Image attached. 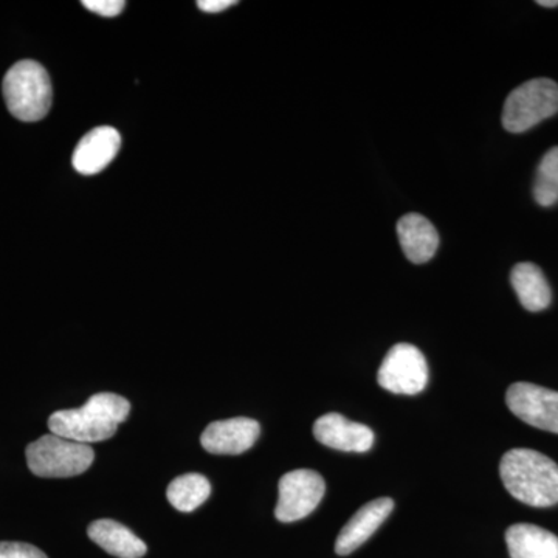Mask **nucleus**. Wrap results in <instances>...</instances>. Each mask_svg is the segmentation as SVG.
Wrapping results in <instances>:
<instances>
[{
	"instance_id": "7ed1b4c3",
	"label": "nucleus",
	"mask_w": 558,
	"mask_h": 558,
	"mask_svg": "<svg viewBox=\"0 0 558 558\" xmlns=\"http://www.w3.org/2000/svg\"><path fill=\"white\" fill-rule=\"evenodd\" d=\"M3 98L11 116L17 120L25 123L43 120L53 100L49 73L39 62H17L3 78Z\"/></svg>"
},
{
	"instance_id": "f3484780",
	"label": "nucleus",
	"mask_w": 558,
	"mask_h": 558,
	"mask_svg": "<svg viewBox=\"0 0 558 558\" xmlns=\"http://www.w3.org/2000/svg\"><path fill=\"white\" fill-rule=\"evenodd\" d=\"M211 495V484L199 473H186L172 480L168 486L167 497L172 508L180 512H193L204 505Z\"/></svg>"
},
{
	"instance_id": "ddd939ff",
	"label": "nucleus",
	"mask_w": 558,
	"mask_h": 558,
	"mask_svg": "<svg viewBox=\"0 0 558 558\" xmlns=\"http://www.w3.org/2000/svg\"><path fill=\"white\" fill-rule=\"evenodd\" d=\"M400 247L413 264L428 263L439 247V234L427 218L417 213L403 216L398 222Z\"/></svg>"
},
{
	"instance_id": "6ab92c4d",
	"label": "nucleus",
	"mask_w": 558,
	"mask_h": 558,
	"mask_svg": "<svg viewBox=\"0 0 558 558\" xmlns=\"http://www.w3.org/2000/svg\"><path fill=\"white\" fill-rule=\"evenodd\" d=\"M0 558H49L43 550L28 543L2 542L0 543Z\"/></svg>"
},
{
	"instance_id": "9d476101",
	"label": "nucleus",
	"mask_w": 558,
	"mask_h": 558,
	"mask_svg": "<svg viewBox=\"0 0 558 558\" xmlns=\"http://www.w3.org/2000/svg\"><path fill=\"white\" fill-rule=\"evenodd\" d=\"M314 436L323 446L349 453H366L374 446V432L368 425L349 421L339 413L318 417L314 424Z\"/></svg>"
},
{
	"instance_id": "9b49d317",
	"label": "nucleus",
	"mask_w": 558,
	"mask_h": 558,
	"mask_svg": "<svg viewBox=\"0 0 558 558\" xmlns=\"http://www.w3.org/2000/svg\"><path fill=\"white\" fill-rule=\"evenodd\" d=\"M392 509H395V501L391 498H379L366 502L341 529L336 542V553L339 556H349L359 549L363 543L368 542L376 534L377 529L387 521Z\"/></svg>"
},
{
	"instance_id": "6e6552de",
	"label": "nucleus",
	"mask_w": 558,
	"mask_h": 558,
	"mask_svg": "<svg viewBox=\"0 0 558 558\" xmlns=\"http://www.w3.org/2000/svg\"><path fill=\"white\" fill-rule=\"evenodd\" d=\"M506 403L521 421L558 435V391L519 381L509 387Z\"/></svg>"
},
{
	"instance_id": "2eb2a0df",
	"label": "nucleus",
	"mask_w": 558,
	"mask_h": 558,
	"mask_svg": "<svg viewBox=\"0 0 558 558\" xmlns=\"http://www.w3.org/2000/svg\"><path fill=\"white\" fill-rule=\"evenodd\" d=\"M92 542L97 543L110 556L142 558L148 546L123 524L113 520H97L87 529Z\"/></svg>"
},
{
	"instance_id": "1a4fd4ad",
	"label": "nucleus",
	"mask_w": 558,
	"mask_h": 558,
	"mask_svg": "<svg viewBox=\"0 0 558 558\" xmlns=\"http://www.w3.org/2000/svg\"><path fill=\"white\" fill-rule=\"evenodd\" d=\"M260 435L258 422L250 417H233L209 424L201 436L208 453L242 454L255 446Z\"/></svg>"
},
{
	"instance_id": "412c9836",
	"label": "nucleus",
	"mask_w": 558,
	"mask_h": 558,
	"mask_svg": "<svg viewBox=\"0 0 558 558\" xmlns=\"http://www.w3.org/2000/svg\"><path fill=\"white\" fill-rule=\"evenodd\" d=\"M234 0H199L197 7L205 13H220V11L229 10L230 7L236 5Z\"/></svg>"
},
{
	"instance_id": "f03ea898",
	"label": "nucleus",
	"mask_w": 558,
	"mask_h": 558,
	"mask_svg": "<svg viewBox=\"0 0 558 558\" xmlns=\"http://www.w3.org/2000/svg\"><path fill=\"white\" fill-rule=\"evenodd\" d=\"M499 476L513 498L534 508L558 502V465L539 451L513 449L499 462Z\"/></svg>"
},
{
	"instance_id": "a211bd4d",
	"label": "nucleus",
	"mask_w": 558,
	"mask_h": 558,
	"mask_svg": "<svg viewBox=\"0 0 558 558\" xmlns=\"http://www.w3.org/2000/svg\"><path fill=\"white\" fill-rule=\"evenodd\" d=\"M534 199L539 207H553L558 202V146L543 156L535 174Z\"/></svg>"
},
{
	"instance_id": "f257e3e1",
	"label": "nucleus",
	"mask_w": 558,
	"mask_h": 558,
	"mask_svg": "<svg viewBox=\"0 0 558 558\" xmlns=\"http://www.w3.org/2000/svg\"><path fill=\"white\" fill-rule=\"evenodd\" d=\"M131 403L113 392L92 396L81 409L62 410L51 414V435L81 444L101 442L117 433L121 422L130 416Z\"/></svg>"
},
{
	"instance_id": "423d86ee",
	"label": "nucleus",
	"mask_w": 558,
	"mask_h": 558,
	"mask_svg": "<svg viewBox=\"0 0 558 558\" xmlns=\"http://www.w3.org/2000/svg\"><path fill=\"white\" fill-rule=\"evenodd\" d=\"M377 380L392 395H418L427 388V360L413 344L398 343L385 355Z\"/></svg>"
},
{
	"instance_id": "0eeeda50",
	"label": "nucleus",
	"mask_w": 558,
	"mask_h": 558,
	"mask_svg": "<svg viewBox=\"0 0 558 558\" xmlns=\"http://www.w3.org/2000/svg\"><path fill=\"white\" fill-rule=\"evenodd\" d=\"M279 499L275 517L281 523H293L310 517L325 497L326 484L319 473L310 469L293 470L279 480Z\"/></svg>"
},
{
	"instance_id": "f8f14e48",
	"label": "nucleus",
	"mask_w": 558,
	"mask_h": 558,
	"mask_svg": "<svg viewBox=\"0 0 558 558\" xmlns=\"http://www.w3.org/2000/svg\"><path fill=\"white\" fill-rule=\"evenodd\" d=\"M121 135L113 128L102 126L84 135L73 153V168L83 175L98 174L116 159Z\"/></svg>"
},
{
	"instance_id": "4468645a",
	"label": "nucleus",
	"mask_w": 558,
	"mask_h": 558,
	"mask_svg": "<svg viewBox=\"0 0 558 558\" xmlns=\"http://www.w3.org/2000/svg\"><path fill=\"white\" fill-rule=\"evenodd\" d=\"M510 558H558V537L534 524H513L506 532Z\"/></svg>"
},
{
	"instance_id": "4be33fe9",
	"label": "nucleus",
	"mask_w": 558,
	"mask_h": 558,
	"mask_svg": "<svg viewBox=\"0 0 558 558\" xmlns=\"http://www.w3.org/2000/svg\"><path fill=\"white\" fill-rule=\"evenodd\" d=\"M537 5L543 7V9H556L558 0H538Z\"/></svg>"
},
{
	"instance_id": "aec40b11",
	"label": "nucleus",
	"mask_w": 558,
	"mask_h": 558,
	"mask_svg": "<svg viewBox=\"0 0 558 558\" xmlns=\"http://www.w3.org/2000/svg\"><path fill=\"white\" fill-rule=\"evenodd\" d=\"M83 5L87 10L100 14V16L116 17L124 10L126 2H121V0H84Z\"/></svg>"
},
{
	"instance_id": "39448f33",
	"label": "nucleus",
	"mask_w": 558,
	"mask_h": 558,
	"mask_svg": "<svg viewBox=\"0 0 558 558\" xmlns=\"http://www.w3.org/2000/svg\"><path fill=\"white\" fill-rule=\"evenodd\" d=\"M556 113L558 84L549 78H535L510 92L502 108V126L512 134H523Z\"/></svg>"
},
{
	"instance_id": "20e7f679",
	"label": "nucleus",
	"mask_w": 558,
	"mask_h": 558,
	"mask_svg": "<svg viewBox=\"0 0 558 558\" xmlns=\"http://www.w3.org/2000/svg\"><path fill=\"white\" fill-rule=\"evenodd\" d=\"M27 464L39 478H70L89 470L95 451L87 444L61 438L57 435L43 436L27 447Z\"/></svg>"
},
{
	"instance_id": "dca6fc26",
	"label": "nucleus",
	"mask_w": 558,
	"mask_h": 558,
	"mask_svg": "<svg viewBox=\"0 0 558 558\" xmlns=\"http://www.w3.org/2000/svg\"><path fill=\"white\" fill-rule=\"evenodd\" d=\"M510 282L519 296L521 306L529 312L548 310L553 292L545 274L535 264H517L510 274Z\"/></svg>"
}]
</instances>
